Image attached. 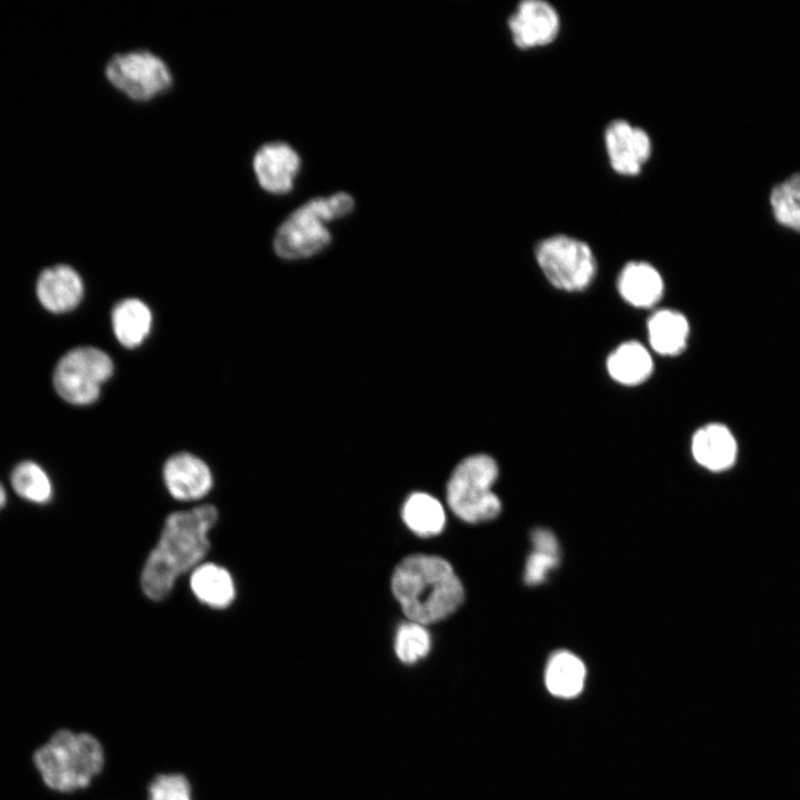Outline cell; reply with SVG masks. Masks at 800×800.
<instances>
[{"mask_svg":"<svg viewBox=\"0 0 800 800\" xmlns=\"http://www.w3.org/2000/svg\"><path fill=\"white\" fill-rule=\"evenodd\" d=\"M163 479L171 496L184 501L203 497L212 487L208 466L187 452L177 453L167 460Z\"/></svg>","mask_w":800,"mask_h":800,"instance_id":"13","label":"cell"},{"mask_svg":"<svg viewBox=\"0 0 800 800\" xmlns=\"http://www.w3.org/2000/svg\"><path fill=\"white\" fill-rule=\"evenodd\" d=\"M300 167L299 153L283 141L266 142L252 157L256 179L259 186L271 194L290 192Z\"/></svg>","mask_w":800,"mask_h":800,"instance_id":"11","label":"cell"},{"mask_svg":"<svg viewBox=\"0 0 800 800\" xmlns=\"http://www.w3.org/2000/svg\"><path fill=\"white\" fill-rule=\"evenodd\" d=\"M149 800H191V789L184 776L161 774L149 787Z\"/></svg>","mask_w":800,"mask_h":800,"instance_id":"26","label":"cell"},{"mask_svg":"<svg viewBox=\"0 0 800 800\" xmlns=\"http://www.w3.org/2000/svg\"><path fill=\"white\" fill-rule=\"evenodd\" d=\"M80 274L70 266L56 264L46 268L38 277L36 293L41 306L52 313L76 309L83 297Z\"/></svg>","mask_w":800,"mask_h":800,"instance_id":"12","label":"cell"},{"mask_svg":"<svg viewBox=\"0 0 800 800\" xmlns=\"http://www.w3.org/2000/svg\"><path fill=\"white\" fill-rule=\"evenodd\" d=\"M111 323L117 340L123 347L134 348L148 337L152 314L143 301L128 298L119 301L112 309Z\"/></svg>","mask_w":800,"mask_h":800,"instance_id":"17","label":"cell"},{"mask_svg":"<svg viewBox=\"0 0 800 800\" xmlns=\"http://www.w3.org/2000/svg\"><path fill=\"white\" fill-rule=\"evenodd\" d=\"M109 354L94 347H78L58 361L53 371L57 393L74 406H88L99 396L101 386L112 376Z\"/></svg>","mask_w":800,"mask_h":800,"instance_id":"8","label":"cell"},{"mask_svg":"<svg viewBox=\"0 0 800 800\" xmlns=\"http://www.w3.org/2000/svg\"><path fill=\"white\" fill-rule=\"evenodd\" d=\"M537 262L549 282L562 291H581L592 282L597 262L591 248L577 238L556 234L536 247Z\"/></svg>","mask_w":800,"mask_h":800,"instance_id":"7","label":"cell"},{"mask_svg":"<svg viewBox=\"0 0 800 800\" xmlns=\"http://www.w3.org/2000/svg\"><path fill=\"white\" fill-rule=\"evenodd\" d=\"M622 299L637 308H650L662 297L663 281L658 270L648 262L627 263L617 282Z\"/></svg>","mask_w":800,"mask_h":800,"instance_id":"15","label":"cell"},{"mask_svg":"<svg viewBox=\"0 0 800 800\" xmlns=\"http://www.w3.org/2000/svg\"><path fill=\"white\" fill-rule=\"evenodd\" d=\"M513 43L528 50L544 47L556 40L560 31V16L543 0H523L508 19Z\"/></svg>","mask_w":800,"mask_h":800,"instance_id":"10","label":"cell"},{"mask_svg":"<svg viewBox=\"0 0 800 800\" xmlns=\"http://www.w3.org/2000/svg\"><path fill=\"white\" fill-rule=\"evenodd\" d=\"M584 678V664L571 652L559 651L549 660L546 670V684L552 694L561 698L578 694L583 687Z\"/></svg>","mask_w":800,"mask_h":800,"instance_id":"20","label":"cell"},{"mask_svg":"<svg viewBox=\"0 0 800 800\" xmlns=\"http://www.w3.org/2000/svg\"><path fill=\"white\" fill-rule=\"evenodd\" d=\"M11 484L21 498L34 503H46L52 497V484L47 472L33 461H22L14 467Z\"/></svg>","mask_w":800,"mask_h":800,"instance_id":"23","label":"cell"},{"mask_svg":"<svg viewBox=\"0 0 800 800\" xmlns=\"http://www.w3.org/2000/svg\"><path fill=\"white\" fill-rule=\"evenodd\" d=\"M604 147L612 170L624 177L638 176L652 153L649 133L623 119L606 127Z\"/></svg>","mask_w":800,"mask_h":800,"instance_id":"9","label":"cell"},{"mask_svg":"<svg viewBox=\"0 0 800 800\" xmlns=\"http://www.w3.org/2000/svg\"><path fill=\"white\" fill-rule=\"evenodd\" d=\"M607 369L617 382L636 386L650 377L653 362L649 351L640 342L627 341L609 354Z\"/></svg>","mask_w":800,"mask_h":800,"instance_id":"18","label":"cell"},{"mask_svg":"<svg viewBox=\"0 0 800 800\" xmlns=\"http://www.w3.org/2000/svg\"><path fill=\"white\" fill-rule=\"evenodd\" d=\"M648 337L651 348L662 356H677L687 347L689 323L679 311L662 309L648 320Z\"/></svg>","mask_w":800,"mask_h":800,"instance_id":"16","label":"cell"},{"mask_svg":"<svg viewBox=\"0 0 800 800\" xmlns=\"http://www.w3.org/2000/svg\"><path fill=\"white\" fill-rule=\"evenodd\" d=\"M497 477L498 467L491 457L473 454L463 459L447 484V500L453 513L469 523L494 519L501 510L499 498L491 491Z\"/></svg>","mask_w":800,"mask_h":800,"instance_id":"5","label":"cell"},{"mask_svg":"<svg viewBox=\"0 0 800 800\" xmlns=\"http://www.w3.org/2000/svg\"><path fill=\"white\" fill-rule=\"evenodd\" d=\"M33 761L47 787L72 792L90 784L102 770L104 758L93 736L61 729L36 750Z\"/></svg>","mask_w":800,"mask_h":800,"instance_id":"3","label":"cell"},{"mask_svg":"<svg viewBox=\"0 0 800 800\" xmlns=\"http://www.w3.org/2000/svg\"><path fill=\"white\" fill-rule=\"evenodd\" d=\"M533 550L528 558L524 581L536 586L546 580L560 562V547L556 536L548 529H536L531 534Z\"/></svg>","mask_w":800,"mask_h":800,"instance_id":"22","label":"cell"},{"mask_svg":"<svg viewBox=\"0 0 800 800\" xmlns=\"http://www.w3.org/2000/svg\"><path fill=\"white\" fill-rule=\"evenodd\" d=\"M406 524L418 536L438 534L444 527V511L441 503L433 497L417 492L411 494L402 509Z\"/></svg>","mask_w":800,"mask_h":800,"instance_id":"21","label":"cell"},{"mask_svg":"<svg viewBox=\"0 0 800 800\" xmlns=\"http://www.w3.org/2000/svg\"><path fill=\"white\" fill-rule=\"evenodd\" d=\"M353 198L347 192L316 197L294 209L278 227L276 253L283 259H302L323 250L331 241L326 223L350 213Z\"/></svg>","mask_w":800,"mask_h":800,"instance_id":"4","label":"cell"},{"mask_svg":"<svg viewBox=\"0 0 800 800\" xmlns=\"http://www.w3.org/2000/svg\"><path fill=\"white\" fill-rule=\"evenodd\" d=\"M691 451L699 464L712 471H721L733 464L737 442L726 426L709 423L694 432Z\"/></svg>","mask_w":800,"mask_h":800,"instance_id":"14","label":"cell"},{"mask_svg":"<svg viewBox=\"0 0 800 800\" xmlns=\"http://www.w3.org/2000/svg\"><path fill=\"white\" fill-rule=\"evenodd\" d=\"M190 586L201 602L213 608H226L234 598L230 573L213 563L197 567L191 574Z\"/></svg>","mask_w":800,"mask_h":800,"instance_id":"19","label":"cell"},{"mask_svg":"<svg viewBox=\"0 0 800 800\" xmlns=\"http://www.w3.org/2000/svg\"><path fill=\"white\" fill-rule=\"evenodd\" d=\"M788 190L797 198L800 204V173L791 176L783 182Z\"/></svg>","mask_w":800,"mask_h":800,"instance_id":"27","label":"cell"},{"mask_svg":"<svg viewBox=\"0 0 800 800\" xmlns=\"http://www.w3.org/2000/svg\"><path fill=\"white\" fill-rule=\"evenodd\" d=\"M770 201L777 221L800 231V204L784 183L773 188Z\"/></svg>","mask_w":800,"mask_h":800,"instance_id":"25","label":"cell"},{"mask_svg":"<svg viewBox=\"0 0 800 800\" xmlns=\"http://www.w3.org/2000/svg\"><path fill=\"white\" fill-rule=\"evenodd\" d=\"M396 653L404 663L423 658L430 649V636L424 626L409 621L400 626L396 637Z\"/></svg>","mask_w":800,"mask_h":800,"instance_id":"24","label":"cell"},{"mask_svg":"<svg viewBox=\"0 0 800 800\" xmlns=\"http://www.w3.org/2000/svg\"><path fill=\"white\" fill-rule=\"evenodd\" d=\"M7 502V494L3 486L0 483V509L6 504Z\"/></svg>","mask_w":800,"mask_h":800,"instance_id":"28","label":"cell"},{"mask_svg":"<svg viewBox=\"0 0 800 800\" xmlns=\"http://www.w3.org/2000/svg\"><path fill=\"white\" fill-rule=\"evenodd\" d=\"M218 511L206 504L171 513L160 540L150 552L141 574L144 594L154 601L164 599L176 579L197 566L208 553V531L216 524Z\"/></svg>","mask_w":800,"mask_h":800,"instance_id":"1","label":"cell"},{"mask_svg":"<svg viewBox=\"0 0 800 800\" xmlns=\"http://www.w3.org/2000/svg\"><path fill=\"white\" fill-rule=\"evenodd\" d=\"M104 74L118 91L139 102L162 94L173 83L168 63L146 49L114 53L106 63Z\"/></svg>","mask_w":800,"mask_h":800,"instance_id":"6","label":"cell"},{"mask_svg":"<svg viewBox=\"0 0 800 800\" xmlns=\"http://www.w3.org/2000/svg\"><path fill=\"white\" fill-rule=\"evenodd\" d=\"M391 589L406 617L422 626L453 613L464 597L451 564L428 554L404 558L393 571Z\"/></svg>","mask_w":800,"mask_h":800,"instance_id":"2","label":"cell"}]
</instances>
